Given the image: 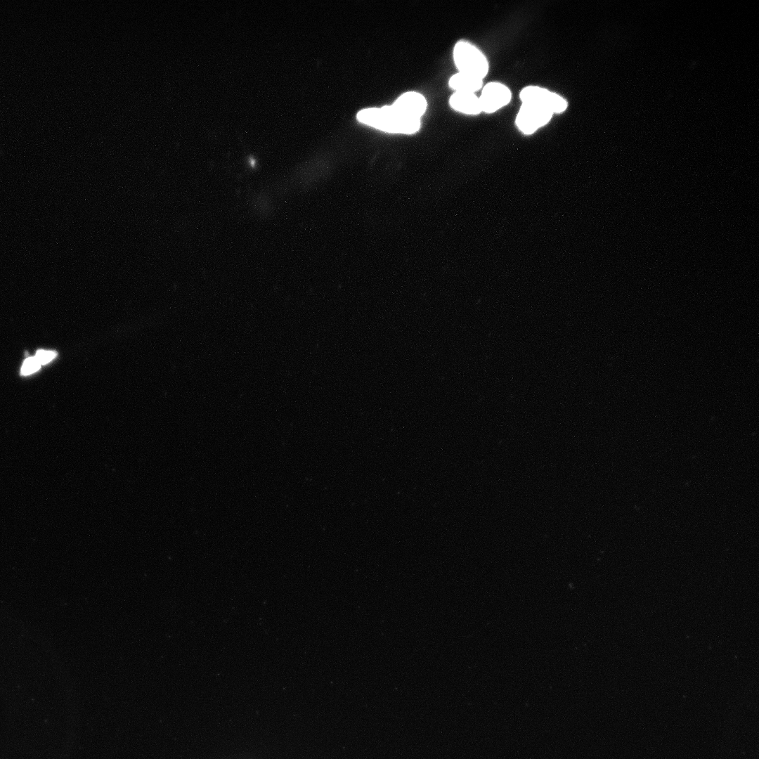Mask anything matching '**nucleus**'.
<instances>
[{"instance_id": "nucleus-1", "label": "nucleus", "mask_w": 759, "mask_h": 759, "mask_svg": "<svg viewBox=\"0 0 759 759\" xmlns=\"http://www.w3.org/2000/svg\"><path fill=\"white\" fill-rule=\"evenodd\" d=\"M356 118L364 124L387 133L412 134L420 128V119L406 117L391 105L363 109Z\"/></svg>"}, {"instance_id": "nucleus-2", "label": "nucleus", "mask_w": 759, "mask_h": 759, "mask_svg": "<svg viewBox=\"0 0 759 759\" xmlns=\"http://www.w3.org/2000/svg\"><path fill=\"white\" fill-rule=\"evenodd\" d=\"M453 59L459 72L483 79L488 73V63L482 52L465 41L454 46Z\"/></svg>"}, {"instance_id": "nucleus-3", "label": "nucleus", "mask_w": 759, "mask_h": 759, "mask_svg": "<svg viewBox=\"0 0 759 759\" xmlns=\"http://www.w3.org/2000/svg\"><path fill=\"white\" fill-rule=\"evenodd\" d=\"M552 112L547 108L532 103H522L516 117L518 129L530 135L545 126L552 118Z\"/></svg>"}, {"instance_id": "nucleus-4", "label": "nucleus", "mask_w": 759, "mask_h": 759, "mask_svg": "<svg viewBox=\"0 0 759 759\" xmlns=\"http://www.w3.org/2000/svg\"><path fill=\"white\" fill-rule=\"evenodd\" d=\"M519 96L522 103L540 105L552 114L562 113L567 108V102L563 97L539 86H526L521 91Z\"/></svg>"}, {"instance_id": "nucleus-5", "label": "nucleus", "mask_w": 759, "mask_h": 759, "mask_svg": "<svg viewBox=\"0 0 759 759\" xmlns=\"http://www.w3.org/2000/svg\"><path fill=\"white\" fill-rule=\"evenodd\" d=\"M512 93L505 85L499 82L486 84L479 98L481 111L493 113L508 104Z\"/></svg>"}, {"instance_id": "nucleus-6", "label": "nucleus", "mask_w": 759, "mask_h": 759, "mask_svg": "<svg viewBox=\"0 0 759 759\" xmlns=\"http://www.w3.org/2000/svg\"><path fill=\"white\" fill-rule=\"evenodd\" d=\"M391 106L406 117L420 119L426 111L427 103L422 94L408 91L401 95Z\"/></svg>"}, {"instance_id": "nucleus-7", "label": "nucleus", "mask_w": 759, "mask_h": 759, "mask_svg": "<svg viewBox=\"0 0 759 759\" xmlns=\"http://www.w3.org/2000/svg\"><path fill=\"white\" fill-rule=\"evenodd\" d=\"M452 108L467 115H478L481 112L479 97L474 93L455 91L449 99Z\"/></svg>"}, {"instance_id": "nucleus-8", "label": "nucleus", "mask_w": 759, "mask_h": 759, "mask_svg": "<svg viewBox=\"0 0 759 759\" xmlns=\"http://www.w3.org/2000/svg\"><path fill=\"white\" fill-rule=\"evenodd\" d=\"M481 79L458 72L449 79V86L455 91L474 93L482 87Z\"/></svg>"}, {"instance_id": "nucleus-9", "label": "nucleus", "mask_w": 759, "mask_h": 759, "mask_svg": "<svg viewBox=\"0 0 759 759\" xmlns=\"http://www.w3.org/2000/svg\"><path fill=\"white\" fill-rule=\"evenodd\" d=\"M41 364L35 357L27 358L22 363L21 374L23 375H30L40 368Z\"/></svg>"}, {"instance_id": "nucleus-10", "label": "nucleus", "mask_w": 759, "mask_h": 759, "mask_svg": "<svg viewBox=\"0 0 759 759\" xmlns=\"http://www.w3.org/2000/svg\"><path fill=\"white\" fill-rule=\"evenodd\" d=\"M57 353L53 351L39 350L34 356L41 365L46 364L55 358Z\"/></svg>"}]
</instances>
